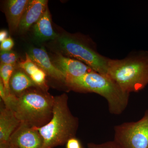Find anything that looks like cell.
I'll return each instance as SVG.
<instances>
[{"label":"cell","mask_w":148,"mask_h":148,"mask_svg":"<svg viewBox=\"0 0 148 148\" xmlns=\"http://www.w3.org/2000/svg\"><path fill=\"white\" fill-rule=\"evenodd\" d=\"M10 148H15L12 147H10Z\"/></svg>","instance_id":"7402d4cb"},{"label":"cell","mask_w":148,"mask_h":148,"mask_svg":"<svg viewBox=\"0 0 148 148\" xmlns=\"http://www.w3.org/2000/svg\"><path fill=\"white\" fill-rule=\"evenodd\" d=\"M29 57L40 68L54 79L65 82L66 77L53 64L43 48H32L28 53Z\"/></svg>","instance_id":"9c48e42d"},{"label":"cell","mask_w":148,"mask_h":148,"mask_svg":"<svg viewBox=\"0 0 148 148\" xmlns=\"http://www.w3.org/2000/svg\"><path fill=\"white\" fill-rule=\"evenodd\" d=\"M16 68V65L10 64H1L0 66V79L1 80L3 84L7 95L9 99L14 96L11 92L10 88V81Z\"/></svg>","instance_id":"9a60e30c"},{"label":"cell","mask_w":148,"mask_h":148,"mask_svg":"<svg viewBox=\"0 0 148 148\" xmlns=\"http://www.w3.org/2000/svg\"><path fill=\"white\" fill-rule=\"evenodd\" d=\"M21 123L13 112L1 107L0 111V148H10L11 136Z\"/></svg>","instance_id":"30bf717a"},{"label":"cell","mask_w":148,"mask_h":148,"mask_svg":"<svg viewBox=\"0 0 148 148\" xmlns=\"http://www.w3.org/2000/svg\"><path fill=\"white\" fill-rule=\"evenodd\" d=\"M52 62L56 68L63 73L66 79L81 77L93 71L82 62L64 56L60 52L56 53Z\"/></svg>","instance_id":"ba28073f"},{"label":"cell","mask_w":148,"mask_h":148,"mask_svg":"<svg viewBox=\"0 0 148 148\" xmlns=\"http://www.w3.org/2000/svg\"><path fill=\"white\" fill-rule=\"evenodd\" d=\"M34 32L35 36L40 41L55 40L58 38L59 36L54 32L52 27L48 7L42 16L34 25Z\"/></svg>","instance_id":"5bb4252c"},{"label":"cell","mask_w":148,"mask_h":148,"mask_svg":"<svg viewBox=\"0 0 148 148\" xmlns=\"http://www.w3.org/2000/svg\"><path fill=\"white\" fill-rule=\"evenodd\" d=\"M47 3L46 0H29L18 27L20 32H26L38 21L48 7Z\"/></svg>","instance_id":"8fae6325"},{"label":"cell","mask_w":148,"mask_h":148,"mask_svg":"<svg viewBox=\"0 0 148 148\" xmlns=\"http://www.w3.org/2000/svg\"><path fill=\"white\" fill-rule=\"evenodd\" d=\"M87 147L88 148H121L114 140L100 144L88 143Z\"/></svg>","instance_id":"ac0fdd59"},{"label":"cell","mask_w":148,"mask_h":148,"mask_svg":"<svg viewBox=\"0 0 148 148\" xmlns=\"http://www.w3.org/2000/svg\"><path fill=\"white\" fill-rule=\"evenodd\" d=\"M10 88L11 93L18 97L29 89L38 87L29 75L18 67H16L11 77Z\"/></svg>","instance_id":"4fadbf2b"},{"label":"cell","mask_w":148,"mask_h":148,"mask_svg":"<svg viewBox=\"0 0 148 148\" xmlns=\"http://www.w3.org/2000/svg\"><path fill=\"white\" fill-rule=\"evenodd\" d=\"M79 121L72 114L65 93L54 97L52 116L50 121L42 127H34L43 140V148H53L66 144L75 137Z\"/></svg>","instance_id":"7a4b0ae2"},{"label":"cell","mask_w":148,"mask_h":148,"mask_svg":"<svg viewBox=\"0 0 148 148\" xmlns=\"http://www.w3.org/2000/svg\"><path fill=\"white\" fill-rule=\"evenodd\" d=\"M0 58L1 64L16 65L18 56L16 52L11 50L10 51H1Z\"/></svg>","instance_id":"e0dca14e"},{"label":"cell","mask_w":148,"mask_h":148,"mask_svg":"<svg viewBox=\"0 0 148 148\" xmlns=\"http://www.w3.org/2000/svg\"><path fill=\"white\" fill-rule=\"evenodd\" d=\"M108 75L125 92H137L148 84V52L122 59H109Z\"/></svg>","instance_id":"3957f363"},{"label":"cell","mask_w":148,"mask_h":148,"mask_svg":"<svg viewBox=\"0 0 148 148\" xmlns=\"http://www.w3.org/2000/svg\"><path fill=\"white\" fill-rule=\"evenodd\" d=\"M61 54L82 62L95 72L108 75L110 58L100 54L90 41L77 35L65 34L56 39Z\"/></svg>","instance_id":"5b68a950"},{"label":"cell","mask_w":148,"mask_h":148,"mask_svg":"<svg viewBox=\"0 0 148 148\" xmlns=\"http://www.w3.org/2000/svg\"><path fill=\"white\" fill-rule=\"evenodd\" d=\"M66 145V148H82L79 140L75 137L70 138Z\"/></svg>","instance_id":"ffe728a7"},{"label":"cell","mask_w":148,"mask_h":148,"mask_svg":"<svg viewBox=\"0 0 148 148\" xmlns=\"http://www.w3.org/2000/svg\"><path fill=\"white\" fill-rule=\"evenodd\" d=\"M54 101V97L47 91L34 88L17 97L12 112L21 123L42 127L52 117Z\"/></svg>","instance_id":"277c9868"},{"label":"cell","mask_w":148,"mask_h":148,"mask_svg":"<svg viewBox=\"0 0 148 148\" xmlns=\"http://www.w3.org/2000/svg\"><path fill=\"white\" fill-rule=\"evenodd\" d=\"M14 45L13 40L10 38H8L6 39L1 42L0 47L1 51H10Z\"/></svg>","instance_id":"d6986e66"},{"label":"cell","mask_w":148,"mask_h":148,"mask_svg":"<svg viewBox=\"0 0 148 148\" xmlns=\"http://www.w3.org/2000/svg\"><path fill=\"white\" fill-rule=\"evenodd\" d=\"M25 58V60L19 63L18 67L30 77L35 73L40 68L30 58L28 53H26Z\"/></svg>","instance_id":"2e32d148"},{"label":"cell","mask_w":148,"mask_h":148,"mask_svg":"<svg viewBox=\"0 0 148 148\" xmlns=\"http://www.w3.org/2000/svg\"><path fill=\"white\" fill-rule=\"evenodd\" d=\"M8 33L6 30H1L0 32V42H2L4 40L8 38Z\"/></svg>","instance_id":"44dd1931"},{"label":"cell","mask_w":148,"mask_h":148,"mask_svg":"<svg viewBox=\"0 0 148 148\" xmlns=\"http://www.w3.org/2000/svg\"><path fill=\"white\" fill-rule=\"evenodd\" d=\"M114 136L121 148H148V110L138 121L116 126Z\"/></svg>","instance_id":"8992f818"},{"label":"cell","mask_w":148,"mask_h":148,"mask_svg":"<svg viewBox=\"0 0 148 148\" xmlns=\"http://www.w3.org/2000/svg\"><path fill=\"white\" fill-rule=\"evenodd\" d=\"M9 145L15 148H43L44 142L34 127L21 123L11 136Z\"/></svg>","instance_id":"52a82bcc"},{"label":"cell","mask_w":148,"mask_h":148,"mask_svg":"<svg viewBox=\"0 0 148 148\" xmlns=\"http://www.w3.org/2000/svg\"><path fill=\"white\" fill-rule=\"evenodd\" d=\"M29 0H10L6 5L5 14L11 32L18 29Z\"/></svg>","instance_id":"7c38bea8"},{"label":"cell","mask_w":148,"mask_h":148,"mask_svg":"<svg viewBox=\"0 0 148 148\" xmlns=\"http://www.w3.org/2000/svg\"><path fill=\"white\" fill-rule=\"evenodd\" d=\"M65 84L77 92L97 93L106 98L110 112L121 114L127 107L129 93L125 92L108 76L95 71L66 79Z\"/></svg>","instance_id":"6da1fadb"}]
</instances>
